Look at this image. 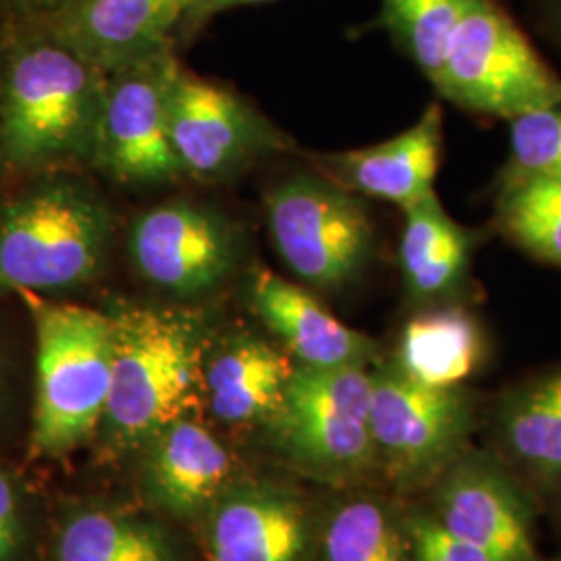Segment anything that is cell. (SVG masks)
Listing matches in <instances>:
<instances>
[{
    "label": "cell",
    "mask_w": 561,
    "mask_h": 561,
    "mask_svg": "<svg viewBox=\"0 0 561 561\" xmlns=\"http://www.w3.org/2000/svg\"><path fill=\"white\" fill-rule=\"evenodd\" d=\"M229 472L231 458L222 443L190 416L164 426L152 439L148 484L171 514L187 516L213 502Z\"/></svg>",
    "instance_id": "cell-19"
},
{
    "label": "cell",
    "mask_w": 561,
    "mask_h": 561,
    "mask_svg": "<svg viewBox=\"0 0 561 561\" xmlns=\"http://www.w3.org/2000/svg\"><path fill=\"white\" fill-rule=\"evenodd\" d=\"M373 379L366 366L296 364L275 421L291 454L329 479L362 472L373 458Z\"/></svg>",
    "instance_id": "cell-8"
},
{
    "label": "cell",
    "mask_w": 561,
    "mask_h": 561,
    "mask_svg": "<svg viewBox=\"0 0 561 561\" xmlns=\"http://www.w3.org/2000/svg\"><path fill=\"white\" fill-rule=\"evenodd\" d=\"M510 454L542 481L561 479V368L524 385L502 410Z\"/></svg>",
    "instance_id": "cell-21"
},
{
    "label": "cell",
    "mask_w": 561,
    "mask_h": 561,
    "mask_svg": "<svg viewBox=\"0 0 561 561\" xmlns=\"http://www.w3.org/2000/svg\"><path fill=\"white\" fill-rule=\"evenodd\" d=\"M294 368L289 356L271 343L233 333L213 347L206 345L202 393L210 412L227 424L277 419Z\"/></svg>",
    "instance_id": "cell-16"
},
{
    "label": "cell",
    "mask_w": 561,
    "mask_h": 561,
    "mask_svg": "<svg viewBox=\"0 0 561 561\" xmlns=\"http://www.w3.org/2000/svg\"><path fill=\"white\" fill-rule=\"evenodd\" d=\"M113 319L111 391L102 419L119 447L152 442L201 403L204 321L180 308L119 304Z\"/></svg>",
    "instance_id": "cell-1"
},
{
    "label": "cell",
    "mask_w": 561,
    "mask_h": 561,
    "mask_svg": "<svg viewBox=\"0 0 561 561\" xmlns=\"http://www.w3.org/2000/svg\"><path fill=\"white\" fill-rule=\"evenodd\" d=\"M503 181L561 178V101L512 119Z\"/></svg>",
    "instance_id": "cell-26"
},
{
    "label": "cell",
    "mask_w": 561,
    "mask_h": 561,
    "mask_svg": "<svg viewBox=\"0 0 561 561\" xmlns=\"http://www.w3.org/2000/svg\"><path fill=\"white\" fill-rule=\"evenodd\" d=\"M243 233L215 208L173 201L131 222L129 259L144 280L175 298H198L229 279L243 256Z\"/></svg>",
    "instance_id": "cell-11"
},
{
    "label": "cell",
    "mask_w": 561,
    "mask_h": 561,
    "mask_svg": "<svg viewBox=\"0 0 561 561\" xmlns=\"http://www.w3.org/2000/svg\"><path fill=\"white\" fill-rule=\"evenodd\" d=\"M435 482L431 516L447 533L503 561H537L530 503L502 466L461 454Z\"/></svg>",
    "instance_id": "cell-12"
},
{
    "label": "cell",
    "mask_w": 561,
    "mask_h": 561,
    "mask_svg": "<svg viewBox=\"0 0 561 561\" xmlns=\"http://www.w3.org/2000/svg\"><path fill=\"white\" fill-rule=\"evenodd\" d=\"M9 391H11V368H9V360L0 347V416L7 408L9 401Z\"/></svg>",
    "instance_id": "cell-31"
},
{
    "label": "cell",
    "mask_w": 561,
    "mask_h": 561,
    "mask_svg": "<svg viewBox=\"0 0 561 561\" xmlns=\"http://www.w3.org/2000/svg\"><path fill=\"white\" fill-rule=\"evenodd\" d=\"M7 2L25 15H36V18H46V20L53 21L73 0H7Z\"/></svg>",
    "instance_id": "cell-30"
},
{
    "label": "cell",
    "mask_w": 561,
    "mask_h": 561,
    "mask_svg": "<svg viewBox=\"0 0 561 561\" xmlns=\"http://www.w3.org/2000/svg\"><path fill=\"white\" fill-rule=\"evenodd\" d=\"M169 131L185 175L221 183L294 148L275 123L231 90L180 67L169 94Z\"/></svg>",
    "instance_id": "cell-10"
},
{
    "label": "cell",
    "mask_w": 561,
    "mask_h": 561,
    "mask_svg": "<svg viewBox=\"0 0 561 561\" xmlns=\"http://www.w3.org/2000/svg\"><path fill=\"white\" fill-rule=\"evenodd\" d=\"M264 206L273 245L298 279L333 291L360 277L375 227L358 194L324 175L300 173L275 183Z\"/></svg>",
    "instance_id": "cell-6"
},
{
    "label": "cell",
    "mask_w": 561,
    "mask_h": 561,
    "mask_svg": "<svg viewBox=\"0 0 561 561\" xmlns=\"http://www.w3.org/2000/svg\"><path fill=\"white\" fill-rule=\"evenodd\" d=\"M437 92L466 111L516 119L561 101V80L495 0H470Z\"/></svg>",
    "instance_id": "cell-5"
},
{
    "label": "cell",
    "mask_w": 561,
    "mask_h": 561,
    "mask_svg": "<svg viewBox=\"0 0 561 561\" xmlns=\"http://www.w3.org/2000/svg\"><path fill=\"white\" fill-rule=\"evenodd\" d=\"M484 356L479 321L461 306L424 310L405 322L396 366L428 387H458L474 375Z\"/></svg>",
    "instance_id": "cell-20"
},
{
    "label": "cell",
    "mask_w": 561,
    "mask_h": 561,
    "mask_svg": "<svg viewBox=\"0 0 561 561\" xmlns=\"http://www.w3.org/2000/svg\"><path fill=\"white\" fill-rule=\"evenodd\" d=\"M442 150V108L431 104L400 136L360 150L327 154L317 162L322 175L341 187L358 196L398 204L405 210L433 194Z\"/></svg>",
    "instance_id": "cell-14"
},
{
    "label": "cell",
    "mask_w": 561,
    "mask_h": 561,
    "mask_svg": "<svg viewBox=\"0 0 561 561\" xmlns=\"http://www.w3.org/2000/svg\"><path fill=\"white\" fill-rule=\"evenodd\" d=\"M322 561H414L408 524L375 500H350L331 514Z\"/></svg>",
    "instance_id": "cell-22"
},
{
    "label": "cell",
    "mask_w": 561,
    "mask_h": 561,
    "mask_svg": "<svg viewBox=\"0 0 561 561\" xmlns=\"http://www.w3.org/2000/svg\"><path fill=\"white\" fill-rule=\"evenodd\" d=\"M113 245V210L90 183L44 181L0 210V287L48 294L90 285Z\"/></svg>",
    "instance_id": "cell-3"
},
{
    "label": "cell",
    "mask_w": 561,
    "mask_h": 561,
    "mask_svg": "<svg viewBox=\"0 0 561 561\" xmlns=\"http://www.w3.org/2000/svg\"><path fill=\"white\" fill-rule=\"evenodd\" d=\"M553 18H556V23L560 25L561 30V0H553Z\"/></svg>",
    "instance_id": "cell-32"
},
{
    "label": "cell",
    "mask_w": 561,
    "mask_h": 561,
    "mask_svg": "<svg viewBox=\"0 0 561 561\" xmlns=\"http://www.w3.org/2000/svg\"><path fill=\"white\" fill-rule=\"evenodd\" d=\"M370 435L393 481L416 486L437 481L460 458L474 424L472 396L458 387H428L398 366L370 373Z\"/></svg>",
    "instance_id": "cell-7"
},
{
    "label": "cell",
    "mask_w": 561,
    "mask_h": 561,
    "mask_svg": "<svg viewBox=\"0 0 561 561\" xmlns=\"http://www.w3.org/2000/svg\"><path fill=\"white\" fill-rule=\"evenodd\" d=\"M497 225L524 252L561 266V178L503 181Z\"/></svg>",
    "instance_id": "cell-23"
},
{
    "label": "cell",
    "mask_w": 561,
    "mask_h": 561,
    "mask_svg": "<svg viewBox=\"0 0 561 561\" xmlns=\"http://www.w3.org/2000/svg\"><path fill=\"white\" fill-rule=\"evenodd\" d=\"M173 50L106 76L94 167L127 187L187 178L169 131V94L180 71Z\"/></svg>",
    "instance_id": "cell-9"
},
{
    "label": "cell",
    "mask_w": 561,
    "mask_h": 561,
    "mask_svg": "<svg viewBox=\"0 0 561 561\" xmlns=\"http://www.w3.org/2000/svg\"><path fill=\"white\" fill-rule=\"evenodd\" d=\"M252 310L296 358V364L333 368L366 366L377 356V343L337 321L321 301L296 283L280 279L256 264L248 273Z\"/></svg>",
    "instance_id": "cell-15"
},
{
    "label": "cell",
    "mask_w": 561,
    "mask_h": 561,
    "mask_svg": "<svg viewBox=\"0 0 561 561\" xmlns=\"http://www.w3.org/2000/svg\"><path fill=\"white\" fill-rule=\"evenodd\" d=\"M264 2H275V0H194L187 18L183 21V27L192 30L225 11H231L238 7H250V4H264Z\"/></svg>",
    "instance_id": "cell-29"
},
{
    "label": "cell",
    "mask_w": 561,
    "mask_h": 561,
    "mask_svg": "<svg viewBox=\"0 0 561 561\" xmlns=\"http://www.w3.org/2000/svg\"><path fill=\"white\" fill-rule=\"evenodd\" d=\"M414 561H503L479 545L447 533L431 514L408 522Z\"/></svg>",
    "instance_id": "cell-27"
},
{
    "label": "cell",
    "mask_w": 561,
    "mask_h": 561,
    "mask_svg": "<svg viewBox=\"0 0 561 561\" xmlns=\"http://www.w3.org/2000/svg\"><path fill=\"white\" fill-rule=\"evenodd\" d=\"M306 518L275 489H241L219 503L210 524L213 561H300Z\"/></svg>",
    "instance_id": "cell-18"
},
{
    "label": "cell",
    "mask_w": 561,
    "mask_h": 561,
    "mask_svg": "<svg viewBox=\"0 0 561 561\" xmlns=\"http://www.w3.org/2000/svg\"><path fill=\"white\" fill-rule=\"evenodd\" d=\"M468 4L470 0H381L379 25L433 83Z\"/></svg>",
    "instance_id": "cell-25"
},
{
    "label": "cell",
    "mask_w": 561,
    "mask_h": 561,
    "mask_svg": "<svg viewBox=\"0 0 561 561\" xmlns=\"http://www.w3.org/2000/svg\"><path fill=\"white\" fill-rule=\"evenodd\" d=\"M21 539L20 502L13 482L0 472V561H13Z\"/></svg>",
    "instance_id": "cell-28"
},
{
    "label": "cell",
    "mask_w": 561,
    "mask_h": 561,
    "mask_svg": "<svg viewBox=\"0 0 561 561\" xmlns=\"http://www.w3.org/2000/svg\"><path fill=\"white\" fill-rule=\"evenodd\" d=\"M55 561L173 560L154 528L106 512H83L65 524Z\"/></svg>",
    "instance_id": "cell-24"
},
{
    "label": "cell",
    "mask_w": 561,
    "mask_h": 561,
    "mask_svg": "<svg viewBox=\"0 0 561 561\" xmlns=\"http://www.w3.org/2000/svg\"><path fill=\"white\" fill-rule=\"evenodd\" d=\"M106 73L53 32L11 57L0 104V146L20 167L90 164L101 136Z\"/></svg>",
    "instance_id": "cell-2"
},
{
    "label": "cell",
    "mask_w": 561,
    "mask_h": 561,
    "mask_svg": "<svg viewBox=\"0 0 561 561\" xmlns=\"http://www.w3.org/2000/svg\"><path fill=\"white\" fill-rule=\"evenodd\" d=\"M36 329L32 451L60 458L88 442L104 419L113 370V319L78 304L18 291Z\"/></svg>",
    "instance_id": "cell-4"
},
{
    "label": "cell",
    "mask_w": 561,
    "mask_h": 561,
    "mask_svg": "<svg viewBox=\"0 0 561 561\" xmlns=\"http://www.w3.org/2000/svg\"><path fill=\"white\" fill-rule=\"evenodd\" d=\"M403 213L400 266L408 298L416 304L449 300L470 275L477 236L445 213L435 192Z\"/></svg>",
    "instance_id": "cell-17"
},
{
    "label": "cell",
    "mask_w": 561,
    "mask_h": 561,
    "mask_svg": "<svg viewBox=\"0 0 561 561\" xmlns=\"http://www.w3.org/2000/svg\"><path fill=\"white\" fill-rule=\"evenodd\" d=\"M194 0H73L53 34L106 76L173 50Z\"/></svg>",
    "instance_id": "cell-13"
}]
</instances>
